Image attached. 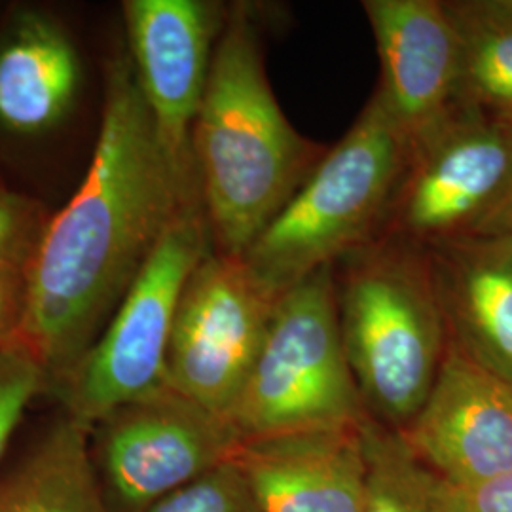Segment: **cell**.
<instances>
[{
  "mask_svg": "<svg viewBox=\"0 0 512 512\" xmlns=\"http://www.w3.org/2000/svg\"><path fill=\"white\" fill-rule=\"evenodd\" d=\"M92 165L29 268L19 342L52 393L92 349L167 230L203 207L196 169L158 131L126 46L105 67Z\"/></svg>",
  "mask_w": 512,
  "mask_h": 512,
  "instance_id": "1",
  "label": "cell"
},
{
  "mask_svg": "<svg viewBox=\"0 0 512 512\" xmlns=\"http://www.w3.org/2000/svg\"><path fill=\"white\" fill-rule=\"evenodd\" d=\"M329 148L294 128L266 73L260 19L247 2L228 4L192 156L213 249L245 255Z\"/></svg>",
  "mask_w": 512,
  "mask_h": 512,
  "instance_id": "2",
  "label": "cell"
},
{
  "mask_svg": "<svg viewBox=\"0 0 512 512\" xmlns=\"http://www.w3.org/2000/svg\"><path fill=\"white\" fill-rule=\"evenodd\" d=\"M332 270L342 342L366 414L403 431L420 414L448 351L427 249L380 236Z\"/></svg>",
  "mask_w": 512,
  "mask_h": 512,
  "instance_id": "3",
  "label": "cell"
},
{
  "mask_svg": "<svg viewBox=\"0 0 512 512\" xmlns=\"http://www.w3.org/2000/svg\"><path fill=\"white\" fill-rule=\"evenodd\" d=\"M408 158L410 141L372 93L348 133L256 236L245 262L281 296L380 238Z\"/></svg>",
  "mask_w": 512,
  "mask_h": 512,
  "instance_id": "4",
  "label": "cell"
},
{
  "mask_svg": "<svg viewBox=\"0 0 512 512\" xmlns=\"http://www.w3.org/2000/svg\"><path fill=\"white\" fill-rule=\"evenodd\" d=\"M366 418L327 266L281 294L255 366L224 420L247 442Z\"/></svg>",
  "mask_w": 512,
  "mask_h": 512,
  "instance_id": "5",
  "label": "cell"
},
{
  "mask_svg": "<svg viewBox=\"0 0 512 512\" xmlns=\"http://www.w3.org/2000/svg\"><path fill=\"white\" fill-rule=\"evenodd\" d=\"M211 249L203 207L167 230L97 342L52 391L67 416L93 429L116 408L165 385V359L184 287Z\"/></svg>",
  "mask_w": 512,
  "mask_h": 512,
  "instance_id": "6",
  "label": "cell"
},
{
  "mask_svg": "<svg viewBox=\"0 0 512 512\" xmlns=\"http://www.w3.org/2000/svg\"><path fill=\"white\" fill-rule=\"evenodd\" d=\"M279 298L243 256L211 249L184 287L165 385L226 418L264 346Z\"/></svg>",
  "mask_w": 512,
  "mask_h": 512,
  "instance_id": "7",
  "label": "cell"
},
{
  "mask_svg": "<svg viewBox=\"0 0 512 512\" xmlns=\"http://www.w3.org/2000/svg\"><path fill=\"white\" fill-rule=\"evenodd\" d=\"M219 414L162 385L93 425L92 458L110 512H145L234 458Z\"/></svg>",
  "mask_w": 512,
  "mask_h": 512,
  "instance_id": "8",
  "label": "cell"
},
{
  "mask_svg": "<svg viewBox=\"0 0 512 512\" xmlns=\"http://www.w3.org/2000/svg\"><path fill=\"white\" fill-rule=\"evenodd\" d=\"M511 177V124L461 105L410 145L380 236L423 247L469 236Z\"/></svg>",
  "mask_w": 512,
  "mask_h": 512,
  "instance_id": "9",
  "label": "cell"
},
{
  "mask_svg": "<svg viewBox=\"0 0 512 512\" xmlns=\"http://www.w3.org/2000/svg\"><path fill=\"white\" fill-rule=\"evenodd\" d=\"M126 52L167 148L194 165L192 129L224 29L217 0H126Z\"/></svg>",
  "mask_w": 512,
  "mask_h": 512,
  "instance_id": "10",
  "label": "cell"
},
{
  "mask_svg": "<svg viewBox=\"0 0 512 512\" xmlns=\"http://www.w3.org/2000/svg\"><path fill=\"white\" fill-rule=\"evenodd\" d=\"M440 482L475 486L512 471V385L448 346L420 414L399 431Z\"/></svg>",
  "mask_w": 512,
  "mask_h": 512,
  "instance_id": "11",
  "label": "cell"
},
{
  "mask_svg": "<svg viewBox=\"0 0 512 512\" xmlns=\"http://www.w3.org/2000/svg\"><path fill=\"white\" fill-rule=\"evenodd\" d=\"M378 59L376 88L410 145L461 103V48L444 0H365Z\"/></svg>",
  "mask_w": 512,
  "mask_h": 512,
  "instance_id": "12",
  "label": "cell"
},
{
  "mask_svg": "<svg viewBox=\"0 0 512 512\" xmlns=\"http://www.w3.org/2000/svg\"><path fill=\"white\" fill-rule=\"evenodd\" d=\"M363 423L239 442L232 459L262 512H363Z\"/></svg>",
  "mask_w": 512,
  "mask_h": 512,
  "instance_id": "13",
  "label": "cell"
},
{
  "mask_svg": "<svg viewBox=\"0 0 512 512\" xmlns=\"http://www.w3.org/2000/svg\"><path fill=\"white\" fill-rule=\"evenodd\" d=\"M84 92L73 33L48 8L14 6L0 25V131L42 139L63 128Z\"/></svg>",
  "mask_w": 512,
  "mask_h": 512,
  "instance_id": "14",
  "label": "cell"
},
{
  "mask_svg": "<svg viewBox=\"0 0 512 512\" xmlns=\"http://www.w3.org/2000/svg\"><path fill=\"white\" fill-rule=\"evenodd\" d=\"M425 249L448 346L512 385V236H461Z\"/></svg>",
  "mask_w": 512,
  "mask_h": 512,
  "instance_id": "15",
  "label": "cell"
},
{
  "mask_svg": "<svg viewBox=\"0 0 512 512\" xmlns=\"http://www.w3.org/2000/svg\"><path fill=\"white\" fill-rule=\"evenodd\" d=\"M0 512H110L92 458V429L63 416L0 471Z\"/></svg>",
  "mask_w": 512,
  "mask_h": 512,
  "instance_id": "16",
  "label": "cell"
},
{
  "mask_svg": "<svg viewBox=\"0 0 512 512\" xmlns=\"http://www.w3.org/2000/svg\"><path fill=\"white\" fill-rule=\"evenodd\" d=\"M461 48V103L512 126V0H444Z\"/></svg>",
  "mask_w": 512,
  "mask_h": 512,
  "instance_id": "17",
  "label": "cell"
},
{
  "mask_svg": "<svg viewBox=\"0 0 512 512\" xmlns=\"http://www.w3.org/2000/svg\"><path fill=\"white\" fill-rule=\"evenodd\" d=\"M368 478L363 512H435L433 475L412 456L399 431L366 418Z\"/></svg>",
  "mask_w": 512,
  "mask_h": 512,
  "instance_id": "18",
  "label": "cell"
},
{
  "mask_svg": "<svg viewBox=\"0 0 512 512\" xmlns=\"http://www.w3.org/2000/svg\"><path fill=\"white\" fill-rule=\"evenodd\" d=\"M145 512H262L234 459L215 467Z\"/></svg>",
  "mask_w": 512,
  "mask_h": 512,
  "instance_id": "19",
  "label": "cell"
},
{
  "mask_svg": "<svg viewBox=\"0 0 512 512\" xmlns=\"http://www.w3.org/2000/svg\"><path fill=\"white\" fill-rule=\"evenodd\" d=\"M52 217L44 203L0 184V268L29 272Z\"/></svg>",
  "mask_w": 512,
  "mask_h": 512,
  "instance_id": "20",
  "label": "cell"
},
{
  "mask_svg": "<svg viewBox=\"0 0 512 512\" xmlns=\"http://www.w3.org/2000/svg\"><path fill=\"white\" fill-rule=\"evenodd\" d=\"M48 391L44 370L21 342L0 346V469L31 401Z\"/></svg>",
  "mask_w": 512,
  "mask_h": 512,
  "instance_id": "21",
  "label": "cell"
},
{
  "mask_svg": "<svg viewBox=\"0 0 512 512\" xmlns=\"http://www.w3.org/2000/svg\"><path fill=\"white\" fill-rule=\"evenodd\" d=\"M435 512H512V471L475 486H450L433 476Z\"/></svg>",
  "mask_w": 512,
  "mask_h": 512,
  "instance_id": "22",
  "label": "cell"
},
{
  "mask_svg": "<svg viewBox=\"0 0 512 512\" xmlns=\"http://www.w3.org/2000/svg\"><path fill=\"white\" fill-rule=\"evenodd\" d=\"M29 310V272L0 268V346L19 342Z\"/></svg>",
  "mask_w": 512,
  "mask_h": 512,
  "instance_id": "23",
  "label": "cell"
},
{
  "mask_svg": "<svg viewBox=\"0 0 512 512\" xmlns=\"http://www.w3.org/2000/svg\"><path fill=\"white\" fill-rule=\"evenodd\" d=\"M469 236H512V177L501 198Z\"/></svg>",
  "mask_w": 512,
  "mask_h": 512,
  "instance_id": "24",
  "label": "cell"
}]
</instances>
